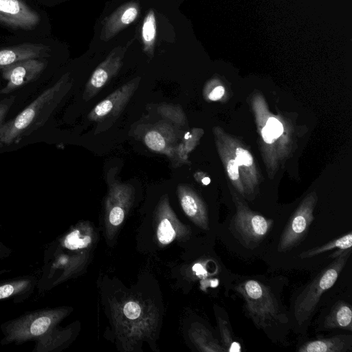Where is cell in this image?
<instances>
[{
  "mask_svg": "<svg viewBox=\"0 0 352 352\" xmlns=\"http://www.w3.org/2000/svg\"><path fill=\"white\" fill-rule=\"evenodd\" d=\"M251 108L259 135V144L268 177L272 179L280 162L291 153L292 129L280 116L269 110L263 96L255 92L251 97Z\"/></svg>",
  "mask_w": 352,
  "mask_h": 352,
  "instance_id": "cell-1",
  "label": "cell"
},
{
  "mask_svg": "<svg viewBox=\"0 0 352 352\" xmlns=\"http://www.w3.org/2000/svg\"><path fill=\"white\" fill-rule=\"evenodd\" d=\"M69 80L65 74L16 116L4 122L0 127V148L17 144L43 126L69 90Z\"/></svg>",
  "mask_w": 352,
  "mask_h": 352,
  "instance_id": "cell-2",
  "label": "cell"
},
{
  "mask_svg": "<svg viewBox=\"0 0 352 352\" xmlns=\"http://www.w3.org/2000/svg\"><path fill=\"white\" fill-rule=\"evenodd\" d=\"M68 313L67 309L58 307L27 312L8 320L1 326V344H22L35 340L56 326Z\"/></svg>",
  "mask_w": 352,
  "mask_h": 352,
  "instance_id": "cell-3",
  "label": "cell"
},
{
  "mask_svg": "<svg viewBox=\"0 0 352 352\" xmlns=\"http://www.w3.org/2000/svg\"><path fill=\"white\" fill-rule=\"evenodd\" d=\"M351 252V248L343 250L298 296L294 304V317L298 324L309 319L322 295L335 284Z\"/></svg>",
  "mask_w": 352,
  "mask_h": 352,
  "instance_id": "cell-4",
  "label": "cell"
},
{
  "mask_svg": "<svg viewBox=\"0 0 352 352\" xmlns=\"http://www.w3.org/2000/svg\"><path fill=\"white\" fill-rule=\"evenodd\" d=\"M243 296L248 314L257 327L265 329L280 318L278 301L272 291L255 280H247L236 287Z\"/></svg>",
  "mask_w": 352,
  "mask_h": 352,
  "instance_id": "cell-5",
  "label": "cell"
},
{
  "mask_svg": "<svg viewBox=\"0 0 352 352\" xmlns=\"http://www.w3.org/2000/svg\"><path fill=\"white\" fill-rule=\"evenodd\" d=\"M236 214L232 225L248 246L261 241L270 230L273 221L252 211L234 189L230 188Z\"/></svg>",
  "mask_w": 352,
  "mask_h": 352,
  "instance_id": "cell-6",
  "label": "cell"
},
{
  "mask_svg": "<svg viewBox=\"0 0 352 352\" xmlns=\"http://www.w3.org/2000/svg\"><path fill=\"white\" fill-rule=\"evenodd\" d=\"M212 132L233 153L239 166L245 197H253L258 190L261 175L252 154L240 140L226 132L223 128L214 126Z\"/></svg>",
  "mask_w": 352,
  "mask_h": 352,
  "instance_id": "cell-7",
  "label": "cell"
},
{
  "mask_svg": "<svg viewBox=\"0 0 352 352\" xmlns=\"http://www.w3.org/2000/svg\"><path fill=\"white\" fill-rule=\"evenodd\" d=\"M318 201L315 191L309 193L301 201L280 238L279 252H285L298 245L308 232L314 219V211Z\"/></svg>",
  "mask_w": 352,
  "mask_h": 352,
  "instance_id": "cell-8",
  "label": "cell"
},
{
  "mask_svg": "<svg viewBox=\"0 0 352 352\" xmlns=\"http://www.w3.org/2000/svg\"><path fill=\"white\" fill-rule=\"evenodd\" d=\"M47 65L42 58H31L12 63L1 69L6 85L0 89V95L8 94L32 82L41 76Z\"/></svg>",
  "mask_w": 352,
  "mask_h": 352,
  "instance_id": "cell-9",
  "label": "cell"
},
{
  "mask_svg": "<svg viewBox=\"0 0 352 352\" xmlns=\"http://www.w3.org/2000/svg\"><path fill=\"white\" fill-rule=\"evenodd\" d=\"M40 22V15L22 0H0V24L30 30Z\"/></svg>",
  "mask_w": 352,
  "mask_h": 352,
  "instance_id": "cell-10",
  "label": "cell"
},
{
  "mask_svg": "<svg viewBox=\"0 0 352 352\" xmlns=\"http://www.w3.org/2000/svg\"><path fill=\"white\" fill-rule=\"evenodd\" d=\"M126 47L114 48L96 67L86 85L85 100L93 98L119 72Z\"/></svg>",
  "mask_w": 352,
  "mask_h": 352,
  "instance_id": "cell-11",
  "label": "cell"
},
{
  "mask_svg": "<svg viewBox=\"0 0 352 352\" xmlns=\"http://www.w3.org/2000/svg\"><path fill=\"white\" fill-rule=\"evenodd\" d=\"M139 81L140 78L133 79L100 101L89 113V119L100 121L118 115L131 98Z\"/></svg>",
  "mask_w": 352,
  "mask_h": 352,
  "instance_id": "cell-12",
  "label": "cell"
},
{
  "mask_svg": "<svg viewBox=\"0 0 352 352\" xmlns=\"http://www.w3.org/2000/svg\"><path fill=\"white\" fill-rule=\"evenodd\" d=\"M140 12V5L135 1L122 4L104 21L100 38L104 41H109L134 22Z\"/></svg>",
  "mask_w": 352,
  "mask_h": 352,
  "instance_id": "cell-13",
  "label": "cell"
},
{
  "mask_svg": "<svg viewBox=\"0 0 352 352\" xmlns=\"http://www.w3.org/2000/svg\"><path fill=\"white\" fill-rule=\"evenodd\" d=\"M178 197L184 212L201 228L208 229V218L204 203L198 195L189 186L179 185Z\"/></svg>",
  "mask_w": 352,
  "mask_h": 352,
  "instance_id": "cell-14",
  "label": "cell"
},
{
  "mask_svg": "<svg viewBox=\"0 0 352 352\" xmlns=\"http://www.w3.org/2000/svg\"><path fill=\"white\" fill-rule=\"evenodd\" d=\"M50 48L41 43H23L0 50V69L16 61L50 56Z\"/></svg>",
  "mask_w": 352,
  "mask_h": 352,
  "instance_id": "cell-15",
  "label": "cell"
},
{
  "mask_svg": "<svg viewBox=\"0 0 352 352\" xmlns=\"http://www.w3.org/2000/svg\"><path fill=\"white\" fill-rule=\"evenodd\" d=\"M214 137L217 153L231 184L240 196L245 197L239 166L233 153L218 135L214 134Z\"/></svg>",
  "mask_w": 352,
  "mask_h": 352,
  "instance_id": "cell-16",
  "label": "cell"
},
{
  "mask_svg": "<svg viewBox=\"0 0 352 352\" xmlns=\"http://www.w3.org/2000/svg\"><path fill=\"white\" fill-rule=\"evenodd\" d=\"M352 349V337L338 335L307 342L298 349L299 352H346Z\"/></svg>",
  "mask_w": 352,
  "mask_h": 352,
  "instance_id": "cell-17",
  "label": "cell"
},
{
  "mask_svg": "<svg viewBox=\"0 0 352 352\" xmlns=\"http://www.w3.org/2000/svg\"><path fill=\"white\" fill-rule=\"evenodd\" d=\"M36 283V278L31 276L0 282V300L27 298L33 292Z\"/></svg>",
  "mask_w": 352,
  "mask_h": 352,
  "instance_id": "cell-18",
  "label": "cell"
},
{
  "mask_svg": "<svg viewBox=\"0 0 352 352\" xmlns=\"http://www.w3.org/2000/svg\"><path fill=\"white\" fill-rule=\"evenodd\" d=\"M324 329H346L352 331V311L351 305L344 301H338L326 316Z\"/></svg>",
  "mask_w": 352,
  "mask_h": 352,
  "instance_id": "cell-19",
  "label": "cell"
},
{
  "mask_svg": "<svg viewBox=\"0 0 352 352\" xmlns=\"http://www.w3.org/2000/svg\"><path fill=\"white\" fill-rule=\"evenodd\" d=\"M157 37L156 16L154 10L151 8L144 17L141 30V38L143 43V49L150 57L153 55L154 46Z\"/></svg>",
  "mask_w": 352,
  "mask_h": 352,
  "instance_id": "cell-20",
  "label": "cell"
},
{
  "mask_svg": "<svg viewBox=\"0 0 352 352\" xmlns=\"http://www.w3.org/2000/svg\"><path fill=\"white\" fill-rule=\"evenodd\" d=\"M352 246V233L351 232L344 234L340 238L333 239L324 245L320 247L311 248L307 251L302 252L300 254L301 258H311L313 256L321 254L327 251L338 249V250H346L351 248Z\"/></svg>",
  "mask_w": 352,
  "mask_h": 352,
  "instance_id": "cell-21",
  "label": "cell"
},
{
  "mask_svg": "<svg viewBox=\"0 0 352 352\" xmlns=\"http://www.w3.org/2000/svg\"><path fill=\"white\" fill-rule=\"evenodd\" d=\"M91 242L90 236L83 235L80 230L75 229L63 239L62 246L69 250H76L87 247Z\"/></svg>",
  "mask_w": 352,
  "mask_h": 352,
  "instance_id": "cell-22",
  "label": "cell"
},
{
  "mask_svg": "<svg viewBox=\"0 0 352 352\" xmlns=\"http://www.w3.org/2000/svg\"><path fill=\"white\" fill-rule=\"evenodd\" d=\"M196 340L201 349L204 351L225 352L226 349L219 344L207 329L204 328L197 329Z\"/></svg>",
  "mask_w": 352,
  "mask_h": 352,
  "instance_id": "cell-23",
  "label": "cell"
},
{
  "mask_svg": "<svg viewBox=\"0 0 352 352\" xmlns=\"http://www.w3.org/2000/svg\"><path fill=\"white\" fill-rule=\"evenodd\" d=\"M217 321L221 332L223 347L226 351L240 352L241 351V344L234 339L227 321L221 318H218Z\"/></svg>",
  "mask_w": 352,
  "mask_h": 352,
  "instance_id": "cell-24",
  "label": "cell"
},
{
  "mask_svg": "<svg viewBox=\"0 0 352 352\" xmlns=\"http://www.w3.org/2000/svg\"><path fill=\"white\" fill-rule=\"evenodd\" d=\"M176 235L175 231L168 218L161 219L157 230V237L159 241L164 245L169 244L173 241Z\"/></svg>",
  "mask_w": 352,
  "mask_h": 352,
  "instance_id": "cell-25",
  "label": "cell"
},
{
  "mask_svg": "<svg viewBox=\"0 0 352 352\" xmlns=\"http://www.w3.org/2000/svg\"><path fill=\"white\" fill-rule=\"evenodd\" d=\"M226 89L219 81L212 80L209 82L204 89L206 99L210 101H220L226 95Z\"/></svg>",
  "mask_w": 352,
  "mask_h": 352,
  "instance_id": "cell-26",
  "label": "cell"
},
{
  "mask_svg": "<svg viewBox=\"0 0 352 352\" xmlns=\"http://www.w3.org/2000/svg\"><path fill=\"white\" fill-rule=\"evenodd\" d=\"M144 141L146 146L154 151L162 152L166 146L165 139L162 135L154 130L150 131L146 134Z\"/></svg>",
  "mask_w": 352,
  "mask_h": 352,
  "instance_id": "cell-27",
  "label": "cell"
},
{
  "mask_svg": "<svg viewBox=\"0 0 352 352\" xmlns=\"http://www.w3.org/2000/svg\"><path fill=\"white\" fill-rule=\"evenodd\" d=\"M141 307L138 303L133 301L126 302L123 307L124 316L131 320L137 319L141 314Z\"/></svg>",
  "mask_w": 352,
  "mask_h": 352,
  "instance_id": "cell-28",
  "label": "cell"
},
{
  "mask_svg": "<svg viewBox=\"0 0 352 352\" xmlns=\"http://www.w3.org/2000/svg\"><path fill=\"white\" fill-rule=\"evenodd\" d=\"M15 96H11L0 100V127L5 122L10 109L14 103Z\"/></svg>",
  "mask_w": 352,
  "mask_h": 352,
  "instance_id": "cell-29",
  "label": "cell"
},
{
  "mask_svg": "<svg viewBox=\"0 0 352 352\" xmlns=\"http://www.w3.org/2000/svg\"><path fill=\"white\" fill-rule=\"evenodd\" d=\"M124 219V210L120 206H113L109 214V221L113 226H120Z\"/></svg>",
  "mask_w": 352,
  "mask_h": 352,
  "instance_id": "cell-30",
  "label": "cell"
},
{
  "mask_svg": "<svg viewBox=\"0 0 352 352\" xmlns=\"http://www.w3.org/2000/svg\"><path fill=\"white\" fill-rule=\"evenodd\" d=\"M201 177H200L199 173H196L195 174V177L197 181L201 182V184L203 185H208L210 182V177L205 175V174L204 173H201Z\"/></svg>",
  "mask_w": 352,
  "mask_h": 352,
  "instance_id": "cell-31",
  "label": "cell"
},
{
  "mask_svg": "<svg viewBox=\"0 0 352 352\" xmlns=\"http://www.w3.org/2000/svg\"><path fill=\"white\" fill-rule=\"evenodd\" d=\"M11 250L0 242V258L6 257L9 256Z\"/></svg>",
  "mask_w": 352,
  "mask_h": 352,
  "instance_id": "cell-32",
  "label": "cell"
},
{
  "mask_svg": "<svg viewBox=\"0 0 352 352\" xmlns=\"http://www.w3.org/2000/svg\"><path fill=\"white\" fill-rule=\"evenodd\" d=\"M7 272H8V270H0V276L1 274H3V273H6Z\"/></svg>",
  "mask_w": 352,
  "mask_h": 352,
  "instance_id": "cell-33",
  "label": "cell"
}]
</instances>
